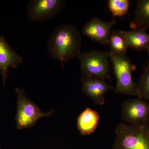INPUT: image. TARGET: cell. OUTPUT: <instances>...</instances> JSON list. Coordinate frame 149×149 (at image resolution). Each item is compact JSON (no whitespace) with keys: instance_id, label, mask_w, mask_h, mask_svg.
<instances>
[{"instance_id":"cell-2","label":"cell","mask_w":149,"mask_h":149,"mask_svg":"<svg viewBox=\"0 0 149 149\" xmlns=\"http://www.w3.org/2000/svg\"><path fill=\"white\" fill-rule=\"evenodd\" d=\"M112 149H149V123H120Z\"/></svg>"},{"instance_id":"cell-5","label":"cell","mask_w":149,"mask_h":149,"mask_svg":"<svg viewBox=\"0 0 149 149\" xmlns=\"http://www.w3.org/2000/svg\"><path fill=\"white\" fill-rule=\"evenodd\" d=\"M116 85L115 94H122L129 96H137L136 83L132 77L133 66L130 59L125 56H118L109 51Z\"/></svg>"},{"instance_id":"cell-15","label":"cell","mask_w":149,"mask_h":149,"mask_svg":"<svg viewBox=\"0 0 149 149\" xmlns=\"http://www.w3.org/2000/svg\"><path fill=\"white\" fill-rule=\"evenodd\" d=\"M138 98L149 103V68L146 67L144 72L136 83Z\"/></svg>"},{"instance_id":"cell-11","label":"cell","mask_w":149,"mask_h":149,"mask_svg":"<svg viewBox=\"0 0 149 149\" xmlns=\"http://www.w3.org/2000/svg\"><path fill=\"white\" fill-rule=\"evenodd\" d=\"M100 119L97 112L87 108L77 118V129L80 134L84 136L94 133L97 127Z\"/></svg>"},{"instance_id":"cell-16","label":"cell","mask_w":149,"mask_h":149,"mask_svg":"<svg viewBox=\"0 0 149 149\" xmlns=\"http://www.w3.org/2000/svg\"><path fill=\"white\" fill-rule=\"evenodd\" d=\"M108 7L113 15L115 17H122L128 13L130 6L128 0H109Z\"/></svg>"},{"instance_id":"cell-18","label":"cell","mask_w":149,"mask_h":149,"mask_svg":"<svg viewBox=\"0 0 149 149\" xmlns=\"http://www.w3.org/2000/svg\"><path fill=\"white\" fill-rule=\"evenodd\" d=\"M0 149H1V148H0Z\"/></svg>"},{"instance_id":"cell-7","label":"cell","mask_w":149,"mask_h":149,"mask_svg":"<svg viewBox=\"0 0 149 149\" xmlns=\"http://www.w3.org/2000/svg\"><path fill=\"white\" fill-rule=\"evenodd\" d=\"M121 119L129 124L149 123V103L137 98L129 99L122 105Z\"/></svg>"},{"instance_id":"cell-9","label":"cell","mask_w":149,"mask_h":149,"mask_svg":"<svg viewBox=\"0 0 149 149\" xmlns=\"http://www.w3.org/2000/svg\"><path fill=\"white\" fill-rule=\"evenodd\" d=\"M22 62V57L12 49L3 35H0V71L4 88L8 78L9 70L15 69Z\"/></svg>"},{"instance_id":"cell-8","label":"cell","mask_w":149,"mask_h":149,"mask_svg":"<svg viewBox=\"0 0 149 149\" xmlns=\"http://www.w3.org/2000/svg\"><path fill=\"white\" fill-rule=\"evenodd\" d=\"M116 23L115 19L107 22L96 17L85 24L82 32L92 41L106 45L108 43L112 28Z\"/></svg>"},{"instance_id":"cell-10","label":"cell","mask_w":149,"mask_h":149,"mask_svg":"<svg viewBox=\"0 0 149 149\" xmlns=\"http://www.w3.org/2000/svg\"><path fill=\"white\" fill-rule=\"evenodd\" d=\"M80 81L82 83V91L98 105H103L105 102V95L110 90L113 89L105 80L82 76Z\"/></svg>"},{"instance_id":"cell-6","label":"cell","mask_w":149,"mask_h":149,"mask_svg":"<svg viewBox=\"0 0 149 149\" xmlns=\"http://www.w3.org/2000/svg\"><path fill=\"white\" fill-rule=\"evenodd\" d=\"M62 0H32L27 5V16L34 22H42L54 18L64 7Z\"/></svg>"},{"instance_id":"cell-4","label":"cell","mask_w":149,"mask_h":149,"mask_svg":"<svg viewBox=\"0 0 149 149\" xmlns=\"http://www.w3.org/2000/svg\"><path fill=\"white\" fill-rule=\"evenodd\" d=\"M15 91L17 99L15 121L18 130L31 128L40 118L50 117L54 113V110L48 112L42 111L36 104L29 100L24 89L16 88Z\"/></svg>"},{"instance_id":"cell-14","label":"cell","mask_w":149,"mask_h":149,"mask_svg":"<svg viewBox=\"0 0 149 149\" xmlns=\"http://www.w3.org/2000/svg\"><path fill=\"white\" fill-rule=\"evenodd\" d=\"M108 45L110 49L109 51L118 56H125L129 48L123 30L113 29L111 33Z\"/></svg>"},{"instance_id":"cell-1","label":"cell","mask_w":149,"mask_h":149,"mask_svg":"<svg viewBox=\"0 0 149 149\" xmlns=\"http://www.w3.org/2000/svg\"><path fill=\"white\" fill-rule=\"evenodd\" d=\"M82 37L77 27L71 24H61L51 34L48 41L47 51L51 57L61 62L74 58L81 52Z\"/></svg>"},{"instance_id":"cell-13","label":"cell","mask_w":149,"mask_h":149,"mask_svg":"<svg viewBox=\"0 0 149 149\" xmlns=\"http://www.w3.org/2000/svg\"><path fill=\"white\" fill-rule=\"evenodd\" d=\"M134 19L132 26L137 29L149 28V0L136 1Z\"/></svg>"},{"instance_id":"cell-17","label":"cell","mask_w":149,"mask_h":149,"mask_svg":"<svg viewBox=\"0 0 149 149\" xmlns=\"http://www.w3.org/2000/svg\"><path fill=\"white\" fill-rule=\"evenodd\" d=\"M146 50H147V52H148V54L149 56V46H148V47H147ZM146 68H149V60L148 62V64H147V66H146Z\"/></svg>"},{"instance_id":"cell-3","label":"cell","mask_w":149,"mask_h":149,"mask_svg":"<svg viewBox=\"0 0 149 149\" xmlns=\"http://www.w3.org/2000/svg\"><path fill=\"white\" fill-rule=\"evenodd\" d=\"M77 56L82 76L104 80L111 78L109 51L91 50L81 52Z\"/></svg>"},{"instance_id":"cell-12","label":"cell","mask_w":149,"mask_h":149,"mask_svg":"<svg viewBox=\"0 0 149 149\" xmlns=\"http://www.w3.org/2000/svg\"><path fill=\"white\" fill-rule=\"evenodd\" d=\"M129 48L136 50H146L149 45V34L146 29H137L130 31H123Z\"/></svg>"}]
</instances>
